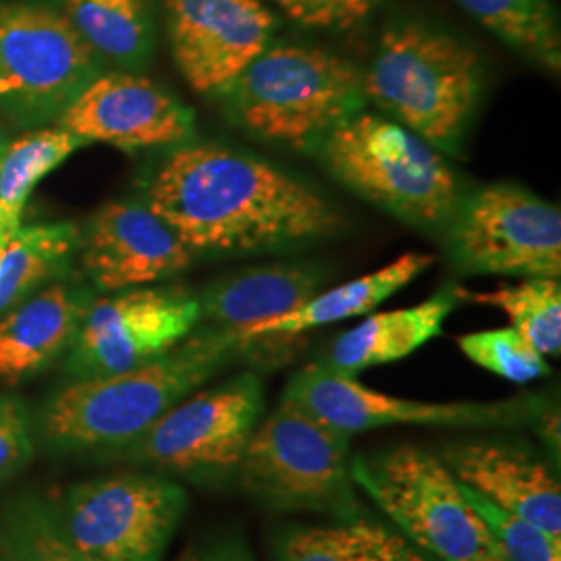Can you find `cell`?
I'll return each instance as SVG.
<instances>
[{"instance_id":"1","label":"cell","mask_w":561,"mask_h":561,"mask_svg":"<svg viewBox=\"0 0 561 561\" xmlns=\"http://www.w3.org/2000/svg\"><path fill=\"white\" fill-rule=\"evenodd\" d=\"M146 204L194 254L213 256L291 252L347 227L308 181L210 141L175 148L148 183Z\"/></svg>"},{"instance_id":"2","label":"cell","mask_w":561,"mask_h":561,"mask_svg":"<svg viewBox=\"0 0 561 561\" xmlns=\"http://www.w3.org/2000/svg\"><path fill=\"white\" fill-rule=\"evenodd\" d=\"M240 354L238 333L206 324L154 360L67 382L42 405L34 428L57 454L129 447Z\"/></svg>"},{"instance_id":"3","label":"cell","mask_w":561,"mask_h":561,"mask_svg":"<svg viewBox=\"0 0 561 561\" xmlns=\"http://www.w3.org/2000/svg\"><path fill=\"white\" fill-rule=\"evenodd\" d=\"M481 53L439 23L401 15L382 30L362 90L385 117L445 154H460L481 106Z\"/></svg>"},{"instance_id":"4","label":"cell","mask_w":561,"mask_h":561,"mask_svg":"<svg viewBox=\"0 0 561 561\" xmlns=\"http://www.w3.org/2000/svg\"><path fill=\"white\" fill-rule=\"evenodd\" d=\"M222 96L245 134L300 152H314L366 106L352 60L301 44H268Z\"/></svg>"},{"instance_id":"5","label":"cell","mask_w":561,"mask_h":561,"mask_svg":"<svg viewBox=\"0 0 561 561\" xmlns=\"http://www.w3.org/2000/svg\"><path fill=\"white\" fill-rule=\"evenodd\" d=\"M324 169L362 201L422 231H442L461 198L442 152L389 117L358 113L314 150Z\"/></svg>"},{"instance_id":"6","label":"cell","mask_w":561,"mask_h":561,"mask_svg":"<svg viewBox=\"0 0 561 561\" xmlns=\"http://www.w3.org/2000/svg\"><path fill=\"white\" fill-rule=\"evenodd\" d=\"M352 479L424 553L442 561H505L442 458L403 445L352 461Z\"/></svg>"},{"instance_id":"7","label":"cell","mask_w":561,"mask_h":561,"mask_svg":"<svg viewBox=\"0 0 561 561\" xmlns=\"http://www.w3.org/2000/svg\"><path fill=\"white\" fill-rule=\"evenodd\" d=\"M102 67L59 2L0 0L2 99L20 123L59 119Z\"/></svg>"},{"instance_id":"8","label":"cell","mask_w":561,"mask_h":561,"mask_svg":"<svg viewBox=\"0 0 561 561\" xmlns=\"http://www.w3.org/2000/svg\"><path fill=\"white\" fill-rule=\"evenodd\" d=\"M350 437L283 400L245 445L241 482L271 507L350 512Z\"/></svg>"},{"instance_id":"9","label":"cell","mask_w":561,"mask_h":561,"mask_svg":"<svg viewBox=\"0 0 561 561\" xmlns=\"http://www.w3.org/2000/svg\"><path fill=\"white\" fill-rule=\"evenodd\" d=\"M443 240L463 275L561 277V210L518 183H489L461 196Z\"/></svg>"},{"instance_id":"10","label":"cell","mask_w":561,"mask_h":561,"mask_svg":"<svg viewBox=\"0 0 561 561\" xmlns=\"http://www.w3.org/2000/svg\"><path fill=\"white\" fill-rule=\"evenodd\" d=\"M283 400L343 433L414 424L443 428H516L547 419L539 396L500 401H416L370 389L356 377L329 370L321 362L296 373Z\"/></svg>"},{"instance_id":"11","label":"cell","mask_w":561,"mask_h":561,"mask_svg":"<svg viewBox=\"0 0 561 561\" xmlns=\"http://www.w3.org/2000/svg\"><path fill=\"white\" fill-rule=\"evenodd\" d=\"M59 512L88 561H162L187 495L169 479L123 474L71 484Z\"/></svg>"},{"instance_id":"12","label":"cell","mask_w":561,"mask_h":561,"mask_svg":"<svg viewBox=\"0 0 561 561\" xmlns=\"http://www.w3.org/2000/svg\"><path fill=\"white\" fill-rule=\"evenodd\" d=\"M262 410L261 377L240 373L173 405L125 447L127 458L178 474L221 477L240 466Z\"/></svg>"},{"instance_id":"13","label":"cell","mask_w":561,"mask_h":561,"mask_svg":"<svg viewBox=\"0 0 561 561\" xmlns=\"http://www.w3.org/2000/svg\"><path fill=\"white\" fill-rule=\"evenodd\" d=\"M198 322V298L181 287H131L94 298L62 370L73 381L136 368L192 335Z\"/></svg>"},{"instance_id":"14","label":"cell","mask_w":561,"mask_h":561,"mask_svg":"<svg viewBox=\"0 0 561 561\" xmlns=\"http://www.w3.org/2000/svg\"><path fill=\"white\" fill-rule=\"evenodd\" d=\"M164 18L183 80L208 96H222L277 30L262 0H164Z\"/></svg>"},{"instance_id":"15","label":"cell","mask_w":561,"mask_h":561,"mask_svg":"<svg viewBox=\"0 0 561 561\" xmlns=\"http://www.w3.org/2000/svg\"><path fill=\"white\" fill-rule=\"evenodd\" d=\"M81 140L136 152L173 148L194 140V113L159 83L134 73H108L92 81L59 117Z\"/></svg>"},{"instance_id":"16","label":"cell","mask_w":561,"mask_h":561,"mask_svg":"<svg viewBox=\"0 0 561 561\" xmlns=\"http://www.w3.org/2000/svg\"><path fill=\"white\" fill-rule=\"evenodd\" d=\"M81 266L102 291L169 279L190 268L194 252L146 202L104 204L80 231Z\"/></svg>"},{"instance_id":"17","label":"cell","mask_w":561,"mask_h":561,"mask_svg":"<svg viewBox=\"0 0 561 561\" xmlns=\"http://www.w3.org/2000/svg\"><path fill=\"white\" fill-rule=\"evenodd\" d=\"M442 460L486 502L561 537L560 481L530 449L507 442L451 443Z\"/></svg>"},{"instance_id":"18","label":"cell","mask_w":561,"mask_h":561,"mask_svg":"<svg viewBox=\"0 0 561 561\" xmlns=\"http://www.w3.org/2000/svg\"><path fill=\"white\" fill-rule=\"evenodd\" d=\"M92 291L71 283H53L13 306L0 319V382L21 385L38 377L69 352Z\"/></svg>"},{"instance_id":"19","label":"cell","mask_w":561,"mask_h":561,"mask_svg":"<svg viewBox=\"0 0 561 561\" xmlns=\"http://www.w3.org/2000/svg\"><path fill=\"white\" fill-rule=\"evenodd\" d=\"M329 273L321 264L277 262L208 283L198 298L201 321L240 333L294 312L321 294Z\"/></svg>"},{"instance_id":"20","label":"cell","mask_w":561,"mask_h":561,"mask_svg":"<svg viewBox=\"0 0 561 561\" xmlns=\"http://www.w3.org/2000/svg\"><path fill=\"white\" fill-rule=\"evenodd\" d=\"M458 304V287L449 285L412 308L370 314L358 327L341 333L321 364L329 370L356 377L366 368L401 360L439 337L443 322Z\"/></svg>"},{"instance_id":"21","label":"cell","mask_w":561,"mask_h":561,"mask_svg":"<svg viewBox=\"0 0 561 561\" xmlns=\"http://www.w3.org/2000/svg\"><path fill=\"white\" fill-rule=\"evenodd\" d=\"M435 262L433 254L408 252L375 273H368L360 279L347 280L335 289L321 291L312 300L301 304L289 314L277 317L273 321L261 322L238 333L240 343L252 340H275V337H296L310 329L347 321L362 314H370L382 301L396 296L401 287L410 285Z\"/></svg>"},{"instance_id":"22","label":"cell","mask_w":561,"mask_h":561,"mask_svg":"<svg viewBox=\"0 0 561 561\" xmlns=\"http://www.w3.org/2000/svg\"><path fill=\"white\" fill-rule=\"evenodd\" d=\"M81 38L123 69H141L154 53V0H57Z\"/></svg>"},{"instance_id":"23","label":"cell","mask_w":561,"mask_h":561,"mask_svg":"<svg viewBox=\"0 0 561 561\" xmlns=\"http://www.w3.org/2000/svg\"><path fill=\"white\" fill-rule=\"evenodd\" d=\"M78 248L80 229L73 222L21 225L0 240V314L65 275Z\"/></svg>"},{"instance_id":"24","label":"cell","mask_w":561,"mask_h":561,"mask_svg":"<svg viewBox=\"0 0 561 561\" xmlns=\"http://www.w3.org/2000/svg\"><path fill=\"white\" fill-rule=\"evenodd\" d=\"M277 561H431L414 542L379 522L350 518L300 526L283 537Z\"/></svg>"},{"instance_id":"25","label":"cell","mask_w":561,"mask_h":561,"mask_svg":"<svg viewBox=\"0 0 561 561\" xmlns=\"http://www.w3.org/2000/svg\"><path fill=\"white\" fill-rule=\"evenodd\" d=\"M516 55L558 76L561 25L553 0H454Z\"/></svg>"},{"instance_id":"26","label":"cell","mask_w":561,"mask_h":561,"mask_svg":"<svg viewBox=\"0 0 561 561\" xmlns=\"http://www.w3.org/2000/svg\"><path fill=\"white\" fill-rule=\"evenodd\" d=\"M85 144L62 127L27 131L7 144L0 161V240L20 229L34 187Z\"/></svg>"},{"instance_id":"27","label":"cell","mask_w":561,"mask_h":561,"mask_svg":"<svg viewBox=\"0 0 561 561\" xmlns=\"http://www.w3.org/2000/svg\"><path fill=\"white\" fill-rule=\"evenodd\" d=\"M460 300L497 308L542 356H560L561 283L549 277L522 279L518 285H502L495 291L470 294L458 287Z\"/></svg>"},{"instance_id":"28","label":"cell","mask_w":561,"mask_h":561,"mask_svg":"<svg viewBox=\"0 0 561 561\" xmlns=\"http://www.w3.org/2000/svg\"><path fill=\"white\" fill-rule=\"evenodd\" d=\"M0 551L11 561H88L71 541L59 503L21 495L0 512Z\"/></svg>"},{"instance_id":"29","label":"cell","mask_w":561,"mask_h":561,"mask_svg":"<svg viewBox=\"0 0 561 561\" xmlns=\"http://www.w3.org/2000/svg\"><path fill=\"white\" fill-rule=\"evenodd\" d=\"M458 345L468 360L505 381L522 385L551 375L545 356L512 327L461 335Z\"/></svg>"},{"instance_id":"30","label":"cell","mask_w":561,"mask_h":561,"mask_svg":"<svg viewBox=\"0 0 561 561\" xmlns=\"http://www.w3.org/2000/svg\"><path fill=\"white\" fill-rule=\"evenodd\" d=\"M461 484V482H460ZM472 507L489 526L505 561H561V537L551 535L526 518L486 502L479 493L463 486Z\"/></svg>"},{"instance_id":"31","label":"cell","mask_w":561,"mask_h":561,"mask_svg":"<svg viewBox=\"0 0 561 561\" xmlns=\"http://www.w3.org/2000/svg\"><path fill=\"white\" fill-rule=\"evenodd\" d=\"M283 15L301 27L350 32L370 20L391 0H271Z\"/></svg>"},{"instance_id":"32","label":"cell","mask_w":561,"mask_h":561,"mask_svg":"<svg viewBox=\"0 0 561 561\" xmlns=\"http://www.w3.org/2000/svg\"><path fill=\"white\" fill-rule=\"evenodd\" d=\"M36 451V428L25 401L0 391V484L18 477Z\"/></svg>"},{"instance_id":"33","label":"cell","mask_w":561,"mask_h":561,"mask_svg":"<svg viewBox=\"0 0 561 561\" xmlns=\"http://www.w3.org/2000/svg\"><path fill=\"white\" fill-rule=\"evenodd\" d=\"M201 561H254L248 545L241 541L240 537H225L217 542H213L204 556L198 558Z\"/></svg>"},{"instance_id":"34","label":"cell","mask_w":561,"mask_h":561,"mask_svg":"<svg viewBox=\"0 0 561 561\" xmlns=\"http://www.w3.org/2000/svg\"><path fill=\"white\" fill-rule=\"evenodd\" d=\"M4 148H7V141L2 140V136H0V161H2V154H4Z\"/></svg>"},{"instance_id":"35","label":"cell","mask_w":561,"mask_h":561,"mask_svg":"<svg viewBox=\"0 0 561 561\" xmlns=\"http://www.w3.org/2000/svg\"><path fill=\"white\" fill-rule=\"evenodd\" d=\"M178 561H201V560H198V558H194V556H183V558H181V560H178Z\"/></svg>"},{"instance_id":"36","label":"cell","mask_w":561,"mask_h":561,"mask_svg":"<svg viewBox=\"0 0 561 561\" xmlns=\"http://www.w3.org/2000/svg\"><path fill=\"white\" fill-rule=\"evenodd\" d=\"M2 94H4V81L0 78V99H2Z\"/></svg>"},{"instance_id":"37","label":"cell","mask_w":561,"mask_h":561,"mask_svg":"<svg viewBox=\"0 0 561 561\" xmlns=\"http://www.w3.org/2000/svg\"><path fill=\"white\" fill-rule=\"evenodd\" d=\"M0 561H11V560H9V558H7V556H4V553H2V551H0Z\"/></svg>"}]
</instances>
